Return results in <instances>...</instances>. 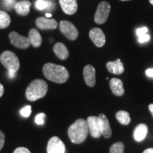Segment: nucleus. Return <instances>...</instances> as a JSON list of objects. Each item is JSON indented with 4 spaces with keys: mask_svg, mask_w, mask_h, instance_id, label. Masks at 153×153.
<instances>
[{
    "mask_svg": "<svg viewBox=\"0 0 153 153\" xmlns=\"http://www.w3.org/2000/svg\"><path fill=\"white\" fill-rule=\"evenodd\" d=\"M43 72L48 79L58 84L66 82L70 76L69 72L64 66L51 62L45 64L43 68Z\"/></svg>",
    "mask_w": 153,
    "mask_h": 153,
    "instance_id": "obj_1",
    "label": "nucleus"
},
{
    "mask_svg": "<svg viewBox=\"0 0 153 153\" xmlns=\"http://www.w3.org/2000/svg\"><path fill=\"white\" fill-rule=\"evenodd\" d=\"M89 132L87 120L79 118L69 127L68 133V136L72 143L80 144L85 142Z\"/></svg>",
    "mask_w": 153,
    "mask_h": 153,
    "instance_id": "obj_2",
    "label": "nucleus"
},
{
    "mask_svg": "<svg viewBox=\"0 0 153 153\" xmlns=\"http://www.w3.org/2000/svg\"><path fill=\"white\" fill-rule=\"evenodd\" d=\"M48 88V84L43 79H37L33 80L26 89V99L30 101H35L43 98L46 95Z\"/></svg>",
    "mask_w": 153,
    "mask_h": 153,
    "instance_id": "obj_3",
    "label": "nucleus"
},
{
    "mask_svg": "<svg viewBox=\"0 0 153 153\" xmlns=\"http://www.w3.org/2000/svg\"><path fill=\"white\" fill-rule=\"evenodd\" d=\"M0 61L8 72L16 73L20 68V62L14 53L7 51L0 55Z\"/></svg>",
    "mask_w": 153,
    "mask_h": 153,
    "instance_id": "obj_4",
    "label": "nucleus"
},
{
    "mask_svg": "<svg viewBox=\"0 0 153 153\" xmlns=\"http://www.w3.org/2000/svg\"><path fill=\"white\" fill-rule=\"evenodd\" d=\"M111 6L106 1H102L98 5L94 15V21L97 24H104L108 19Z\"/></svg>",
    "mask_w": 153,
    "mask_h": 153,
    "instance_id": "obj_5",
    "label": "nucleus"
},
{
    "mask_svg": "<svg viewBox=\"0 0 153 153\" xmlns=\"http://www.w3.org/2000/svg\"><path fill=\"white\" fill-rule=\"evenodd\" d=\"M60 30L63 35L70 41H75L79 36V32L75 26L68 21H61Z\"/></svg>",
    "mask_w": 153,
    "mask_h": 153,
    "instance_id": "obj_6",
    "label": "nucleus"
},
{
    "mask_svg": "<svg viewBox=\"0 0 153 153\" xmlns=\"http://www.w3.org/2000/svg\"><path fill=\"white\" fill-rule=\"evenodd\" d=\"M9 39L11 44L17 48L26 49L30 45V43L28 38L23 36L17 32L12 31L9 35Z\"/></svg>",
    "mask_w": 153,
    "mask_h": 153,
    "instance_id": "obj_7",
    "label": "nucleus"
},
{
    "mask_svg": "<svg viewBox=\"0 0 153 153\" xmlns=\"http://www.w3.org/2000/svg\"><path fill=\"white\" fill-rule=\"evenodd\" d=\"M48 153H65V145L57 136H53L49 140L47 145Z\"/></svg>",
    "mask_w": 153,
    "mask_h": 153,
    "instance_id": "obj_8",
    "label": "nucleus"
},
{
    "mask_svg": "<svg viewBox=\"0 0 153 153\" xmlns=\"http://www.w3.org/2000/svg\"><path fill=\"white\" fill-rule=\"evenodd\" d=\"M89 38L94 44L98 48H101L106 43V36L103 30L99 28H94L89 31Z\"/></svg>",
    "mask_w": 153,
    "mask_h": 153,
    "instance_id": "obj_9",
    "label": "nucleus"
},
{
    "mask_svg": "<svg viewBox=\"0 0 153 153\" xmlns=\"http://www.w3.org/2000/svg\"><path fill=\"white\" fill-rule=\"evenodd\" d=\"M87 124L89 127V131L91 135L94 138H98L102 135L99 118L97 116H89L87 118Z\"/></svg>",
    "mask_w": 153,
    "mask_h": 153,
    "instance_id": "obj_10",
    "label": "nucleus"
},
{
    "mask_svg": "<svg viewBox=\"0 0 153 153\" xmlns=\"http://www.w3.org/2000/svg\"><path fill=\"white\" fill-rule=\"evenodd\" d=\"M36 24L41 30H54L57 27V22L55 19L44 16L36 19Z\"/></svg>",
    "mask_w": 153,
    "mask_h": 153,
    "instance_id": "obj_11",
    "label": "nucleus"
},
{
    "mask_svg": "<svg viewBox=\"0 0 153 153\" xmlns=\"http://www.w3.org/2000/svg\"><path fill=\"white\" fill-rule=\"evenodd\" d=\"M84 79L87 86L92 87L96 84V70L94 66L87 65L83 70Z\"/></svg>",
    "mask_w": 153,
    "mask_h": 153,
    "instance_id": "obj_12",
    "label": "nucleus"
},
{
    "mask_svg": "<svg viewBox=\"0 0 153 153\" xmlns=\"http://www.w3.org/2000/svg\"><path fill=\"white\" fill-rule=\"evenodd\" d=\"M62 11L66 14L72 15L77 11L78 4L76 0H59Z\"/></svg>",
    "mask_w": 153,
    "mask_h": 153,
    "instance_id": "obj_13",
    "label": "nucleus"
},
{
    "mask_svg": "<svg viewBox=\"0 0 153 153\" xmlns=\"http://www.w3.org/2000/svg\"><path fill=\"white\" fill-rule=\"evenodd\" d=\"M98 118L103 136L106 138H109L112 135V131L108 118L104 114H99Z\"/></svg>",
    "mask_w": 153,
    "mask_h": 153,
    "instance_id": "obj_14",
    "label": "nucleus"
},
{
    "mask_svg": "<svg viewBox=\"0 0 153 153\" xmlns=\"http://www.w3.org/2000/svg\"><path fill=\"white\" fill-rule=\"evenodd\" d=\"M31 3L28 0H22L16 2L14 5L15 10L19 15L22 16H27L30 12V8Z\"/></svg>",
    "mask_w": 153,
    "mask_h": 153,
    "instance_id": "obj_15",
    "label": "nucleus"
},
{
    "mask_svg": "<svg viewBox=\"0 0 153 153\" xmlns=\"http://www.w3.org/2000/svg\"><path fill=\"white\" fill-rule=\"evenodd\" d=\"M110 88L112 93L117 97H121L124 94L125 90L123 88V82L118 78H113L109 82Z\"/></svg>",
    "mask_w": 153,
    "mask_h": 153,
    "instance_id": "obj_16",
    "label": "nucleus"
},
{
    "mask_svg": "<svg viewBox=\"0 0 153 153\" xmlns=\"http://www.w3.org/2000/svg\"><path fill=\"white\" fill-rule=\"evenodd\" d=\"M106 68L108 72L115 74H120L124 72L123 64L120 59L113 62H107Z\"/></svg>",
    "mask_w": 153,
    "mask_h": 153,
    "instance_id": "obj_17",
    "label": "nucleus"
},
{
    "mask_svg": "<svg viewBox=\"0 0 153 153\" xmlns=\"http://www.w3.org/2000/svg\"><path fill=\"white\" fill-rule=\"evenodd\" d=\"M148 132V128L147 125H145L144 123L139 124V125L135 128V131H134V139H135L137 142H141V141H143V140L146 137Z\"/></svg>",
    "mask_w": 153,
    "mask_h": 153,
    "instance_id": "obj_18",
    "label": "nucleus"
},
{
    "mask_svg": "<svg viewBox=\"0 0 153 153\" xmlns=\"http://www.w3.org/2000/svg\"><path fill=\"white\" fill-rule=\"evenodd\" d=\"M55 54L60 60H65L68 58L69 51L65 44L62 43H57L53 47Z\"/></svg>",
    "mask_w": 153,
    "mask_h": 153,
    "instance_id": "obj_19",
    "label": "nucleus"
},
{
    "mask_svg": "<svg viewBox=\"0 0 153 153\" xmlns=\"http://www.w3.org/2000/svg\"><path fill=\"white\" fill-rule=\"evenodd\" d=\"M28 39H29L30 45L35 48L41 46L42 43V38L38 30L36 28H31L28 33Z\"/></svg>",
    "mask_w": 153,
    "mask_h": 153,
    "instance_id": "obj_20",
    "label": "nucleus"
},
{
    "mask_svg": "<svg viewBox=\"0 0 153 153\" xmlns=\"http://www.w3.org/2000/svg\"><path fill=\"white\" fill-rule=\"evenodd\" d=\"M116 119L118 120V121L120 123H121L122 125H128L131 123V116L130 114L127 111H119L116 113Z\"/></svg>",
    "mask_w": 153,
    "mask_h": 153,
    "instance_id": "obj_21",
    "label": "nucleus"
},
{
    "mask_svg": "<svg viewBox=\"0 0 153 153\" xmlns=\"http://www.w3.org/2000/svg\"><path fill=\"white\" fill-rule=\"evenodd\" d=\"M11 24V18L7 12L0 10V28H7Z\"/></svg>",
    "mask_w": 153,
    "mask_h": 153,
    "instance_id": "obj_22",
    "label": "nucleus"
},
{
    "mask_svg": "<svg viewBox=\"0 0 153 153\" xmlns=\"http://www.w3.org/2000/svg\"><path fill=\"white\" fill-rule=\"evenodd\" d=\"M110 153H124V145L123 143H114L110 148Z\"/></svg>",
    "mask_w": 153,
    "mask_h": 153,
    "instance_id": "obj_23",
    "label": "nucleus"
},
{
    "mask_svg": "<svg viewBox=\"0 0 153 153\" xmlns=\"http://www.w3.org/2000/svg\"><path fill=\"white\" fill-rule=\"evenodd\" d=\"M51 1L46 0H37L36 1V7L38 10H44L50 7Z\"/></svg>",
    "mask_w": 153,
    "mask_h": 153,
    "instance_id": "obj_24",
    "label": "nucleus"
},
{
    "mask_svg": "<svg viewBox=\"0 0 153 153\" xmlns=\"http://www.w3.org/2000/svg\"><path fill=\"white\" fill-rule=\"evenodd\" d=\"M21 115L24 118H28L29 117V116L31 114V106H26L21 110Z\"/></svg>",
    "mask_w": 153,
    "mask_h": 153,
    "instance_id": "obj_25",
    "label": "nucleus"
},
{
    "mask_svg": "<svg viewBox=\"0 0 153 153\" xmlns=\"http://www.w3.org/2000/svg\"><path fill=\"white\" fill-rule=\"evenodd\" d=\"M45 114L44 113H41V114H38L35 118V122L38 125H43L45 123Z\"/></svg>",
    "mask_w": 153,
    "mask_h": 153,
    "instance_id": "obj_26",
    "label": "nucleus"
},
{
    "mask_svg": "<svg viewBox=\"0 0 153 153\" xmlns=\"http://www.w3.org/2000/svg\"><path fill=\"white\" fill-rule=\"evenodd\" d=\"M148 29L147 27H142L139 28L136 30V34L138 37H140V36H144L145 34H148Z\"/></svg>",
    "mask_w": 153,
    "mask_h": 153,
    "instance_id": "obj_27",
    "label": "nucleus"
},
{
    "mask_svg": "<svg viewBox=\"0 0 153 153\" xmlns=\"http://www.w3.org/2000/svg\"><path fill=\"white\" fill-rule=\"evenodd\" d=\"M15 0H4V4L7 7V9H10L14 7L15 5Z\"/></svg>",
    "mask_w": 153,
    "mask_h": 153,
    "instance_id": "obj_28",
    "label": "nucleus"
},
{
    "mask_svg": "<svg viewBox=\"0 0 153 153\" xmlns=\"http://www.w3.org/2000/svg\"><path fill=\"white\" fill-rule=\"evenodd\" d=\"M14 153H31L28 148L24 147H19L14 151Z\"/></svg>",
    "mask_w": 153,
    "mask_h": 153,
    "instance_id": "obj_29",
    "label": "nucleus"
},
{
    "mask_svg": "<svg viewBox=\"0 0 153 153\" xmlns=\"http://www.w3.org/2000/svg\"><path fill=\"white\" fill-rule=\"evenodd\" d=\"M5 143V135L1 131H0V150L3 148Z\"/></svg>",
    "mask_w": 153,
    "mask_h": 153,
    "instance_id": "obj_30",
    "label": "nucleus"
},
{
    "mask_svg": "<svg viewBox=\"0 0 153 153\" xmlns=\"http://www.w3.org/2000/svg\"><path fill=\"white\" fill-rule=\"evenodd\" d=\"M150 36L148 34H145L144 36H140V37H138V41L140 43H145V42L148 41L150 40Z\"/></svg>",
    "mask_w": 153,
    "mask_h": 153,
    "instance_id": "obj_31",
    "label": "nucleus"
},
{
    "mask_svg": "<svg viewBox=\"0 0 153 153\" xmlns=\"http://www.w3.org/2000/svg\"><path fill=\"white\" fill-rule=\"evenodd\" d=\"M146 75L149 77H153V68L148 69L146 70Z\"/></svg>",
    "mask_w": 153,
    "mask_h": 153,
    "instance_id": "obj_32",
    "label": "nucleus"
},
{
    "mask_svg": "<svg viewBox=\"0 0 153 153\" xmlns=\"http://www.w3.org/2000/svg\"><path fill=\"white\" fill-rule=\"evenodd\" d=\"M4 92V88L3 85L0 83V98L3 96Z\"/></svg>",
    "mask_w": 153,
    "mask_h": 153,
    "instance_id": "obj_33",
    "label": "nucleus"
},
{
    "mask_svg": "<svg viewBox=\"0 0 153 153\" xmlns=\"http://www.w3.org/2000/svg\"><path fill=\"white\" fill-rule=\"evenodd\" d=\"M16 74L15 72H8V76L10 79H14L16 76Z\"/></svg>",
    "mask_w": 153,
    "mask_h": 153,
    "instance_id": "obj_34",
    "label": "nucleus"
},
{
    "mask_svg": "<svg viewBox=\"0 0 153 153\" xmlns=\"http://www.w3.org/2000/svg\"><path fill=\"white\" fill-rule=\"evenodd\" d=\"M143 153H153V148H148L145 150Z\"/></svg>",
    "mask_w": 153,
    "mask_h": 153,
    "instance_id": "obj_35",
    "label": "nucleus"
},
{
    "mask_svg": "<svg viewBox=\"0 0 153 153\" xmlns=\"http://www.w3.org/2000/svg\"><path fill=\"white\" fill-rule=\"evenodd\" d=\"M149 109H150L151 114H152L153 116V104H151L149 105Z\"/></svg>",
    "mask_w": 153,
    "mask_h": 153,
    "instance_id": "obj_36",
    "label": "nucleus"
},
{
    "mask_svg": "<svg viewBox=\"0 0 153 153\" xmlns=\"http://www.w3.org/2000/svg\"><path fill=\"white\" fill-rule=\"evenodd\" d=\"M46 16L48 17V18H49V17L52 16V14H46Z\"/></svg>",
    "mask_w": 153,
    "mask_h": 153,
    "instance_id": "obj_37",
    "label": "nucleus"
},
{
    "mask_svg": "<svg viewBox=\"0 0 153 153\" xmlns=\"http://www.w3.org/2000/svg\"><path fill=\"white\" fill-rule=\"evenodd\" d=\"M150 1V3L151 4L153 5V0H149Z\"/></svg>",
    "mask_w": 153,
    "mask_h": 153,
    "instance_id": "obj_38",
    "label": "nucleus"
},
{
    "mask_svg": "<svg viewBox=\"0 0 153 153\" xmlns=\"http://www.w3.org/2000/svg\"><path fill=\"white\" fill-rule=\"evenodd\" d=\"M120 1H131V0H120Z\"/></svg>",
    "mask_w": 153,
    "mask_h": 153,
    "instance_id": "obj_39",
    "label": "nucleus"
}]
</instances>
